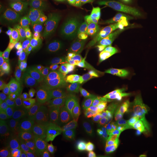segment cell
<instances>
[{
  "instance_id": "1",
  "label": "cell",
  "mask_w": 157,
  "mask_h": 157,
  "mask_svg": "<svg viewBox=\"0 0 157 157\" xmlns=\"http://www.w3.org/2000/svg\"><path fill=\"white\" fill-rule=\"evenodd\" d=\"M157 56V39L148 34L138 37L130 44L122 58V67L132 75L144 77L154 69Z\"/></svg>"
},
{
  "instance_id": "2",
  "label": "cell",
  "mask_w": 157,
  "mask_h": 157,
  "mask_svg": "<svg viewBox=\"0 0 157 157\" xmlns=\"http://www.w3.org/2000/svg\"><path fill=\"white\" fill-rule=\"evenodd\" d=\"M121 36V31L112 26H101L96 30L95 39L90 45L86 73H95L109 62Z\"/></svg>"
},
{
  "instance_id": "3",
  "label": "cell",
  "mask_w": 157,
  "mask_h": 157,
  "mask_svg": "<svg viewBox=\"0 0 157 157\" xmlns=\"http://www.w3.org/2000/svg\"><path fill=\"white\" fill-rule=\"evenodd\" d=\"M5 34L8 39L15 43L29 45L38 39L39 29L30 22L16 17L7 26Z\"/></svg>"
},
{
  "instance_id": "4",
  "label": "cell",
  "mask_w": 157,
  "mask_h": 157,
  "mask_svg": "<svg viewBox=\"0 0 157 157\" xmlns=\"http://www.w3.org/2000/svg\"><path fill=\"white\" fill-rule=\"evenodd\" d=\"M89 29L83 20L63 15L57 24L56 33L62 41L63 50L75 45L78 35Z\"/></svg>"
},
{
  "instance_id": "5",
  "label": "cell",
  "mask_w": 157,
  "mask_h": 157,
  "mask_svg": "<svg viewBox=\"0 0 157 157\" xmlns=\"http://www.w3.org/2000/svg\"><path fill=\"white\" fill-rule=\"evenodd\" d=\"M58 9L65 16L83 21L91 19L95 14L94 7L86 0H60Z\"/></svg>"
},
{
  "instance_id": "6",
  "label": "cell",
  "mask_w": 157,
  "mask_h": 157,
  "mask_svg": "<svg viewBox=\"0 0 157 157\" xmlns=\"http://www.w3.org/2000/svg\"><path fill=\"white\" fill-rule=\"evenodd\" d=\"M56 10L55 6L36 1L22 6L21 12L30 22L40 25L48 21L53 17Z\"/></svg>"
},
{
  "instance_id": "7",
  "label": "cell",
  "mask_w": 157,
  "mask_h": 157,
  "mask_svg": "<svg viewBox=\"0 0 157 157\" xmlns=\"http://www.w3.org/2000/svg\"><path fill=\"white\" fill-rule=\"evenodd\" d=\"M124 92V87L121 83L109 80L98 87L94 93V99L98 104L110 105L120 100Z\"/></svg>"
},
{
  "instance_id": "8",
  "label": "cell",
  "mask_w": 157,
  "mask_h": 157,
  "mask_svg": "<svg viewBox=\"0 0 157 157\" xmlns=\"http://www.w3.org/2000/svg\"><path fill=\"white\" fill-rule=\"evenodd\" d=\"M52 144L68 157H88L80 144L70 133L57 135L52 139Z\"/></svg>"
},
{
  "instance_id": "9",
  "label": "cell",
  "mask_w": 157,
  "mask_h": 157,
  "mask_svg": "<svg viewBox=\"0 0 157 157\" xmlns=\"http://www.w3.org/2000/svg\"><path fill=\"white\" fill-rule=\"evenodd\" d=\"M130 153L119 142L104 141L89 157H115L129 156Z\"/></svg>"
},
{
  "instance_id": "10",
  "label": "cell",
  "mask_w": 157,
  "mask_h": 157,
  "mask_svg": "<svg viewBox=\"0 0 157 157\" xmlns=\"http://www.w3.org/2000/svg\"><path fill=\"white\" fill-rule=\"evenodd\" d=\"M40 79V72L37 63L30 56H25L24 67L19 77V84L32 87Z\"/></svg>"
},
{
  "instance_id": "11",
  "label": "cell",
  "mask_w": 157,
  "mask_h": 157,
  "mask_svg": "<svg viewBox=\"0 0 157 157\" xmlns=\"http://www.w3.org/2000/svg\"><path fill=\"white\" fill-rule=\"evenodd\" d=\"M62 45V41L55 33H48L44 35L40 41L41 51L49 59L58 56L59 50Z\"/></svg>"
},
{
  "instance_id": "12",
  "label": "cell",
  "mask_w": 157,
  "mask_h": 157,
  "mask_svg": "<svg viewBox=\"0 0 157 157\" xmlns=\"http://www.w3.org/2000/svg\"><path fill=\"white\" fill-rule=\"evenodd\" d=\"M28 56L32 57L37 63L40 72V80L42 83L45 84L52 76L50 59L41 51L37 50L30 51Z\"/></svg>"
},
{
  "instance_id": "13",
  "label": "cell",
  "mask_w": 157,
  "mask_h": 157,
  "mask_svg": "<svg viewBox=\"0 0 157 157\" xmlns=\"http://www.w3.org/2000/svg\"><path fill=\"white\" fill-rule=\"evenodd\" d=\"M137 101L139 104L157 108V78L152 79L145 84Z\"/></svg>"
},
{
  "instance_id": "14",
  "label": "cell",
  "mask_w": 157,
  "mask_h": 157,
  "mask_svg": "<svg viewBox=\"0 0 157 157\" xmlns=\"http://www.w3.org/2000/svg\"><path fill=\"white\" fill-rule=\"evenodd\" d=\"M84 86V81L82 77L76 79L70 78L67 76H63L60 89L65 95V100L72 98L78 95Z\"/></svg>"
},
{
  "instance_id": "15",
  "label": "cell",
  "mask_w": 157,
  "mask_h": 157,
  "mask_svg": "<svg viewBox=\"0 0 157 157\" xmlns=\"http://www.w3.org/2000/svg\"><path fill=\"white\" fill-rule=\"evenodd\" d=\"M134 126L130 116L127 114H113L104 118L101 121L103 128H124Z\"/></svg>"
},
{
  "instance_id": "16",
  "label": "cell",
  "mask_w": 157,
  "mask_h": 157,
  "mask_svg": "<svg viewBox=\"0 0 157 157\" xmlns=\"http://www.w3.org/2000/svg\"><path fill=\"white\" fill-rule=\"evenodd\" d=\"M21 134L17 123L11 122L1 135V142L12 147H17L21 141Z\"/></svg>"
},
{
  "instance_id": "17",
  "label": "cell",
  "mask_w": 157,
  "mask_h": 157,
  "mask_svg": "<svg viewBox=\"0 0 157 157\" xmlns=\"http://www.w3.org/2000/svg\"><path fill=\"white\" fill-rule=\"evenodd\" d=\"M64 51H65L66 58L69 64H74L80 67L86 59V52L84 47L74 45L68 47Z\"/></svg>"
},
{
  "instance_id": "18",
  "label": "cell",
  "mask_w": 157,
  "mask_h": 157,
  "mask_svg": "<svg viewBox=\"0 0 157 157\" xmlns=\"http://www.w3.org/2000/svg\"><path fill=\"white\" fill-rule=\"evenodd\" d=\"M118 141L130 154L132 150L137 146L132 126L123 128L119 135Z\"/></svg>"
},
{
  "instance_id": "19",
  "label": "cell",
  "mask_w": 157,
  "mask_h": 157,
  "mask_svg": "<svg viewBox=\"0 0 157 157\" xmlns=\"http://www.w3.org/2000/svg\"><path fill=\"white\" fill-rule=\"evenodd\" d=\"M22 101L17 95H15L6 104L5 111L10 122L17 124L18 111Z\"/></svg>"
},
{
  "instance_id": "20",
  "label": "cell",
  "mask_w": 157,
  "mask_h": 157,
  "mask_svg": "<svg viewBox=\"0 0 157 157\" xmlns=\"http://www.w3.org/2000/svg\"><path fill=\"white\" fill-rule=\"evenodd\" d=\"M63 76V75L58 77H54L49 80L45 83L44 88V94L48 102H50L56 92L60 89L61 83Z\"/></svg>"
},
{
  "instance_id": "21",
  "label": "cell",
  "mask_w": 157,
  "mask_h": 157,
  "mask_svg": "<svg viewBox=\"0 0 157 157\" xmlns=\"http://www.w3.org/2000/svg\"><path fill=\"white\" fill-rule=\"evenodd\" d=\"M44 143V141L40 138L37 132H34L31 136L29 144V150L31 157H42Z\"/></svg>"
},
{
  "instance_id": "22",
  "label": "cell",
  "mask_w": 157,
  "mask_h": 157,
  "mask_svg": "<svg viewBox=\"0 0 157 157\" xmlns=\"http://www.w3.org/2000/svg\"><path fill=\"white\" fill-rule=\"evenodd\" d=\"M54 111H56L54 107L49 102H46L43 105L41 108L38 112L37 125L43 122H49L52 120V116Z\"/></svg>"
},
{
  "instance_id": "23",
  "label": "cell",
  "mask_w": 157,
  "mask_h": 157,
  "mask_svg": "<svg viewBox=\"0 0 157 157\" xmlns=\"http://www.w3.org/2000/svg\"><path fill=\"white\" fill-rule=\"evenodd\" d=\"M100 139L99 135L97 134H91L86 138L84 142L81 144L82 147L84 151L87 154L88 157L91 154L95 151L99 145L98 139Z\"/></svg>"
},
{
  "instance_id": "24",
  "label": "cell",
  "mask_w": 157,
  "mask_h": 157,
  "mask_svg": "<svg viewBox=\"0 0 157 157\" xmlns=\"http://www.w3.org/2000/svg\"><path fill=\"white\" fill-rule=\"evenodd\" d=\"M130 118L132 122L134 125L139 126L141 128L150 131H154V130L157 128V122L156 121H150L146 119L139 118L136 116L133 113H131Z\"/></svg>"
},
{
  "instance_id": "25",
  "label": "cell",
  "mask_w": 157,
  "mask_h": 157,
  "mask_svg": "<svg viewBox=\"0 0 157 157\" xmlns=\"http://www.w3.org/2000/svg\"><path fill=\"white\" fill-rule=\"evenodd\" d=\"M132 128L135 136L137 146L144 144L150 139L151 135L150 130L141 128L137 126H132Z\"/></svg>"
},
{
  "instance_id": "26",
  "label": "cell",
  "mask_w": 157,
  "mask_h": 157,
  "mask_svg": "<svg viewBox=\"0 0 157 157\" xmlns=\"http://www.w3.org/2000/svg\"><path fill=\"white\" fill-rule=\"evenodd\" d=\"M95 39V35L89 29L85 30L80 34L76 41L75 45H78L86 48L91 44Z\"/></svg>"
},
{
  "instance_id": "27",
  "label": "cell",
  "mask_w": 157,
  "mask_h": 157,
  "mask_svg": "<svg viewBox=\"0 0 157 157\" xmlns=\"http://www.w3.org/2000/svg\"><path fill=\"white\" fill-rule=\"evenodd\" d=\"M50 59L51 62L52 76L58 77L63 75L64 70L63 66L58 56H53L50 58Z\"/></svg>"
},
{
  "instance_id": "28",
  "label": "cell",
  "mask_w": 157,
  "mask_h": 157,
  "mask_svg": "<svg viewBox=\"0 0 157 157\" xmlns=\"http://www.w3.org/2000/svg\"><path fill=\"white\" fill-rule=\"evenodd\" d=\"M49 122H43L42 124H37V133L39 135L40 138L44 141V143H49L51 140L48 136V127H49Z\"/></svg>"
},
{
  "instance_id": "29",
  "label": "cell",
  "mask_w": 157,
  "mask_h": 157,
  "mask_svg": "<svg viewBox=\"0 0 157 157\" xmlns=\"http://www.w3.org/2000/svg\"><path fill=\"white\" fill-rule=\"evenodd\" d=\"M6 105V104L1 102L0 103V133L1 135L2 134L6 126L11 122L10 119L6 116V114L5 111Z\"/></svg>"
},
{
  "instance_id": "30",
  "label": "cell",
  "mask_w": 157,
  "mask_h": 157,
  "mask_svg": "<svg viewBox=\"0 0 157 157\" xmlns=\"http://www.w3.org/2000/svg\"><path fill=\"white\" fill-rule=\"evenodd\" d=\"M118 135V131L115 128H104L99 133V137L103 141H109Z\"/></svg>"
},
{
  "instance_id": "31",
  "label": "cell",
  "mask_w": 157,
  "mask_h": 157,
  "mask_svg": "<svg viewBox=\"0 0 157 157\" xmlns=\"http://www.w3.org/2000/svg\"><path fill=\"white\" fill-rule=\"evenodd\" d=\"M64 100H65V95L62 90L59 89L56 92V94L49 102L54 107L55 110H56L60 107L62 101Z\"/></svg>"
},
{
  "instance_id": "32",
  "label": "cell",
  "mask_w": 157,
  "mask_h": 157,
  "mask_svg": "<svg viewBox=\"0 0 157 157\" xmlns=\"http://www.w3.org/2000/svg\"><path fill=\"white\" fill-rule=\"evenodd\" d=\"M66 76L70 78L76 79L80 77V69L78 65L69 64L65 71Z\"/></svg>"
},
{
  "instance_id": "33",
  "label": "cell",
  "mask_w": 157,
  "mask_h": 157,
  "mask_svg": "<svg viewBox=\"0 0 157 157\" xmlns=\"http://www.w3.org/2000/svg\"><path fill=\"white\" fill-rule=\"evenodd\" d=\"M25 57L19 54H17L16 60L12 63V67L17 72L19 76L20 77L23 72V69L24 67Z\"/></svg>"
},
{
  "instance_id": "34",
  "label": "cell",
  "mask_w": 157,
  "mask_h": 157,
  "mask_svg": "<svg viewBox=\"0 0 157 157\" xmlns=\"http://www.w3.org/2000/svg\"><path fill=\"white\" fill-rule=\"evenodd\" d=\"M132 157H157V150L141 149L135 151Z\"/></svg>"
},
{
  "instance_id": "35",
  "label": "cell",
  "mask_w": 157,
  "mask_h": 157,
  "mask_svg": "<svg viewBox=\"0 0 157 157\" xmlns=\"http://www.w3.org/2000/svg\"><path fill=\"white\" fill-rule=\"evenodd\" d=\"M44 157H68L63 154L52 144L48 146L45 151Z\"/></svg>"
},
{
  "instance_id": "36",
  "label": "cell",
  "mask_w": 157,
  "mask_h": 157,
  "mask_svg": "<svg viewBox=\"0 0 157 157\" xmlns=\"http://www.w3.org/2000/svg\"><path fill=\"white\" fill-rule=\"evenodd\" d=\"M70 134L71 135L73 139L76 141L78 144H80V146L89 135L88 133H87L83 130H74Z\"/></svg>"
},
{
  "instance_id": "37",
  "label": "cell",
  "mask_w": 157,
  "mask_h": 157,
  "mask_svg": "<svg viewBox=\"0 0 157 157\" xmlns=\"http://www.w3.org/2000/svg\"><path fill=\"white\" fill-rule=\"evenodd\" d=\"M30 89L31 87L19 84L15 95H17L21 100H23L28 95L29 93H30Z\"/></svg>"
},
{
  "instance_id": "38",
  "label": "cell",
  "mask_w": 157,
  "mask_h": 157,
  "mask_svg": "<svg viewBox=\"0 0 157 157\" xmlns=\"http://www.w3.org/2000/svg\"><path fill=\"white\" fill-rule=\"evenodd\" d=\"M151 107L147 106L146 105H143V104H139L137 105L135 108V112H133L135 115L141 117L144 115L146 113L148 112L151 109Z\"/></svg>"
},
{
  "instance_id": "39",
  "label": "cell",
  "mask_w": 157,
  "mask_h": 157,
  "mask_svg": "<svg viewBox=\"0 0 157 157\" xmlns=\"http://www.w3.org/2000/svg\"><path fill=\"white\" fill-rule=\"evenodd\" d=\"M139 118L146 119V120H148L150 121L157 122V108H152L147 113H146L144 115H143V117H139Z\"/></svg>"
},
{
  "instance_id": "40",
  "label": "cell",
  "mask_w": 157,
  "mask_h": 157,
  "mask_svg": "<svg viewBox=\"0 0 157 157\" xmlns=\"http://www.w3.org/2000/svg\"><path fill=\"white\" fill-rule=\"evenodd\" d=\"M42 93H44V89L41 84L34 85L30 90V95L34 100H36L37 97Z\"/></svg>"
},
{
  "instance_id": "41",
  "label": "cell",
  "mask_w": 157,
  "mask_h": 157,
  "mask_svg": "<svg viewBox=\"0 0 157 157\" xmlns=\"http://www.w3.org/2000/svg\"><path fill=\"white\" fill-rule=\"evenodd\" d=\"M134 1L137 6L143 10H150L152 4V0H134Z\"/></svg>"
},
{
  "instance_id": "42",
  "label": "cell",
  "mask_w": 157,
  "mask_h": 157,
  "mask_svg": "<svg viewBox=\"0 0 157 157\" xmlns=\"http://www.w3.org/2000/svg\"><path fill=\"white\" fill-rule=\"evenodd\" d=\"M54 132V124H53V121L51 120L50 121L49 127H48V136H49V137H50L51 140H52L53 139Z\"/></svg>"
},
{
  "instance_id": "43",
  "label": "cell",
  "mask_w": 157,
  "mask_h": 157,
  "mask_svg": "<svg viewBox=\"0 0 157 157\" xmlns=\"http://www.w3.org/2000/svg\"><path fill=\"white\" fill-rule=\"evenodd\" d=\"M43 104H42L41 102H40L39 101L36 100L34 102L33 104V108L35 111L39 112L43 106Z\"/></svg>"
},
{
  "instance_id": "44",
  "label": "cell",
  "mask_w": 157,
  "mask_h": 157,
  "mask_svg": "<svg viewBox=\"0 0 157 157\" xmlns=\"http://www.w3.org/2000/svg\"><path fill=\"white\" fill-rule=\"evenodd\" d=\"M152 4L151 8L150 10V11L153 13L157 14V0H152Z\"/></svg>"
},
{
  "instance_id": "45",
  "label": "cell",
  "mask_w": 157,
  "mask_h": 157,
  "mask_svg": "<svg viewBox=\"0 0 157 157\" xmlns=\"http://www.w3.org/2000/svg\"><path fill=\"white\" fill-rule=\"evenodd\" d=\"M36 100L37 101H39L40 102H41L42 104H45L46 102H47V99L45 98V95L44 93H42L40 95H39L37 98L36 99Z\"/></svg>"
},
{
  "instance_id": "46",
  "label": "cell",
  "mask_w": 157,
  "mask_h": 157,
  "mask_svg": "<svg viewBox=\"0 0 157 157\" xmlns=\"http://www.w3.org/2000/svg\"><path fill=\"white\" fill-rule=\"evenodd\" d=\"M111 1L116 2H119V3H125V2H129L130 0H111Z\"/></svg>"
},
{
  "instance_id": "47",
  "label": "cell",
  "mask_w": 157,
  "mask_h": 157,
  "mask_svg": "<svg viewBox=\"0 0 157 157\" xmlns=\"http://www.w3.org/2000/svg\"><path fill=\"white\" fill-rule=\"evenodd\" d=\"M3 64H4V58H3V56L2 55H1V56H0V67H2Z\"/></svg>"
},
{
  "instance_id": "48",
  "label": "cell",
  "mask_w": 157,
  "mask_h": 157,
  "mask_svg": "<svg viewBox=\"0 0 157 157\" xmlns=\"http://www.w3.org/2000/svg\"><path fill=\"white\" fill-rule=\"evenodd\" d=\"M156 69H157V58H156V59H155V63H154V70H155Z\"/></svg>"
},
{
  "instance_id": "49",
  "label": "cell",
  "mask_w": 157,
  "mask_h": 157,
  "mask_svg": "<svg viewBox=\"0 0 157 157\" xmlns=\"http://www.w3.org/2000/svg\"><path fill=\"white\" fill-rule=\"evenodd\" d=\"M129 157V156H120V157Z\"/></svg>"
},
{
  "instance_id": "50",
  "label": "cell",
  "mask_w": 157,
  "mask_h": 157,
  "mask_svg": "<svg viewBox=\"0 0 157 157\" xmlns=\"http://www.w3.org/2000/svg\"><path fill=\"white\" fill-rule=\"evenodd\" d=\"M155 74H156V75H157V69H156L155 70Z\"/></svg>"
},
{
  "instance_id": "51",
  "label": "cell",
  "mask_w": 157,
  "mask_h": 157,
  "mask_svg": "<svg viewBox=\"0 0 157 157\" xmlns=\"http://www.w3.org/2000/svg\"><path fill=\"white\" fill-rule=\"evenodd\" d=\"M154 132H156V133H157V128H156V129H155V130H154Z\"/></svg>"
},
{
  "instance_id": "52",
  "label": "cell",
  "mask_w": 157,
  "mask_h": 157,
  "mask_svg": "<svg viewBox=\"0 0 157 157\" xmlns=\"http://www.w3.org/2000/svg\"><path fill=\"white\" fill-rule=\"evenodd\" d=\"M26 157V156H25V157Z\"/></svg>"
}]
</instances>
